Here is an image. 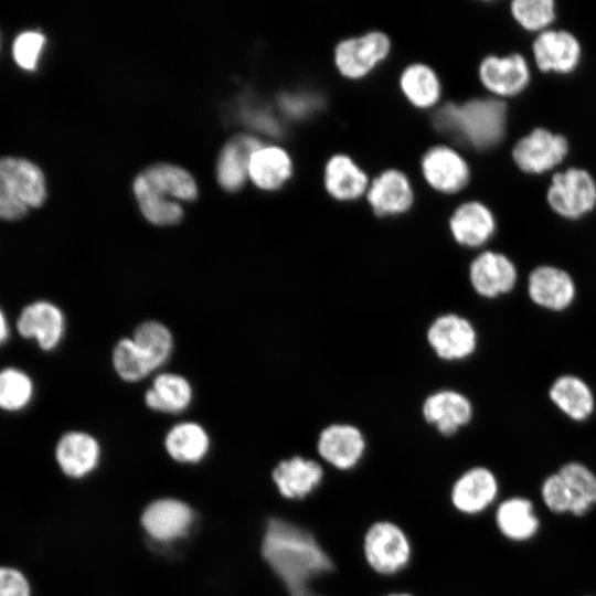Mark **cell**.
<instances>
[{"mask_svg":"<svg viewBox=\"0 0 596 596\" xmlns=\"http://www.w3.org/2000/svg\"><path fill=\"white\" fill-rule=\"evenodd\" d=\"M366 447L365 434L349 423L327 425L318 433L316 440L318 459L338 471L354 469L363 459Z\"/></svg>","mask_w":596,"mask_h":596,"instance_id":"obj_5","label":"cell"},{"mask_svg":"<svg viewBox=\"0 0 596 596\" xmlns=\"http://www.w3.org/2000/svg\"><path fill=\"white\" fill-rule=\"evenodd\" d=\"M498 533L512 542H524L533 538L540 526L532 502L524 497L499 500L492 508Z\"/></svg>","mask_w":596,"mask_h":596,"instance_id":"obj_21","label":"cell"},{"mask_svg":"<svg viewBox=\"0 0 596 596\" xmlns=\"http://www.w3.org/2000/svg\"><path fill=\"white\" fill-rule=\"evenodd\" d=\"M46 198L41 169L26 159L0 158V219L19 220Z\"/></svg>","mask_w":596,"mask_h":596,"instance_id":"obj_2","label":"cell"},{"mask_svg":"<svg viewBox=\"0 0 596 596\" xmlns=\"http://www.w3.org/2000/svg\"><path fill=\"white\" fill-rule=\"evenodd\" d=\"M529 295L541 307L562 310L571 305L575 296L572 277L553 266H540L529 277Z\"/></svg>","mask_w":596,"mask_h":596,"instance_id":"obj_23","label":"cell"},{"mask_svg":"<svg viewBox=\"0 0 596 596\" xmlns=\"http://www.w3.org/2000/svg\"><path fill=\"white\" fill-rule=\"evenodd\" d=\"M100 458L98 441L84 432H68L56 444L55 459L62 472L71 478L91 473Z\"/></svg>","mask_w":596,"mask_h":596,"instance_id":"obj_19","label":"cell"},{"mask_svg":"<svg viewBox=\"0 0 596 596\" xmlns=\"http://www.w3.org/2000/svg\"><path fill=\"white\" fill-rule=\"evenodd\" d=\"M500 496V481L496 472L485 465L465 470L454 482L450 501L461 514L473 517L494 507Z\"/></svg>","mask_w":596,"mask_h":596,"instance_id":"obj_6","label":"cell"},{"mask_svg":"<svg viewBox=\"0 0 596 596\" xmlns=\"http://www.w3.org/2000/svg\"><path fill=\"white\" fill-rule=\"evenodd\" d=\"M553 403L575 421L586 419L594 409V396L588 385L577 376L558 377L550 390Z\"/></svg>","mask_w":596,"mask_h":596,"instance_id":"obj_29","label":"cell"},{"mask_svg":"<svg viewBox=\"0 0 596 596\" xmlns=\"http://www.w3.org/2000/svg\"><path fill=\"white\" fill-rule=\"evenodd\" d=\"M64 328L62 311L49 301H35L24 307L17 321L18 332L24 338H34L45 351L60 343Z\"/></svg>","mask_w":596,"mask_h":596,"instance_id":"obj_17","label":"cell"},{"mask_svg":"<svg viewBox=\"0 0 596 596\" xmlns=\"http://www.w3.org/2000/svg\"><path fill=\"white\" fill-rule=\"evenodd\" d=\"M31 583L19 568L0 565V596H31Z\"/></svg>","mask_w":596,"mask_h":596,"instance_id":"obj_39","label":"cell"},{"mask_svg":"<svg viewBox=\"0 0 596 596\" xmlns=\"http://www.w3.org/2000/svg\"><path fill=\"white\" fill-rule=\"evenodd\" d=\"M482 85L498 96H512L525 88L529 79V66L518 53L508 56L488 55L479 66Z\"/></svg>","mask_w":596,"mask_h":596,"instance_id":"obj_15","label":"cell"},{"mask_svg":"<svg viewBox=\"0 0 596 596\" xmlns=\"http://www.w3.org/2000/svg\"><path fill=\"white\" fill-rule=\"evenodd\" d=\"M160 193L177 200L191 201L198 195L192 175L182 168L172 164H157L141 173Z\"/></svg>","mask_w":596,"mask_h":596,"instance_id":"obj_31","label":"cell"},{"mask_svg":"<svg viewBox=\"0 0 596 596\" xmlns=\"http://www.w3.org/2000/svg\"><path fill=\"white\" fill-rule=\"evenodd\" d=\"M426 337L436 355L446 361L466 359L473 353L477 345L473 326L457 313L437 317L428 327Z\"/></svg>","mask_w":596,"mask_h":596,"instance_id":"obj_10","label":"cell"},{"mask_svg":"<svg viewBox=\"0 0 596 596\" xmlns=\"http://www.w3.org/2000/svg\"><path fill=\"white\" fill-rule=\"evenodd\" d=\"M259 141L251 136H237L223 149L217 163V179L227 191H236L248 177L253 153L259 149Z\"/></svg>","mask_w":596,"mask_h":596,"instance_id":"obj_24","label":"cell"},{"mask_svg":"<svg viewBox=\"0 0 596 596\" xmlns=\"http://www.w3.org/2000/svg\"><path fill=\"white\" fill-rule=\"evenodd\" d=\"M33 385L31 379L17 369L0 371V407L6 411H18L31 400Z\"/></svg>","mask_w":596,"mask_h":596,"instance_id":"obj_35","label":"cell"},{"mask_svg":"<svg viewBox=\"0 0 596 596\" xmlns=\"http://www.w3.org/2000/svg\"><path fill=\"white\" fill-rule=\"evenodd\" d=\"M469 280L477 294L486 298H494L513 288L517 281V269L505 255L486 251L471 262Z\"/></svg>","mask_w":596,"mask_h":596,"instance_id":"obj_14","label":"cell"},{"mask_svg":"<svg viewBox=\"0 0 596 596\" xmlns=\"http://www.w3.org/2000/svg\"><path fill=\"white\" fill-rule=\"evenodd\" d=\"M449 231L461 246L483 245L496 231V220L488 206L469 201L456 207L449 219Z\"/></svg>","mask_w":596,"mask_h":596,"instance_id":"obj_20","label":"cell"},{"mask_svg":"<svg viewBox=\"0 0 596 596\" xmlns=\"http://www.w3.org/2000/svg\"><path fill=\"white\" fill-rule=\"evenodd\" d=\"M324 473L326 468L320 460L295 454L277 461L270 479L281 499L301 501L318 489Z\"/></svg>","mask_w":596,"mask_h":596,"instance_id":"obj_8","label":"cell"},{"mask_svg":"<svg viewBox=\"0 0 596 596\" xmlns=\"http://www.w3.org/2000/svg\"><path fill=\"white\" fill-rule=\"evenodd\" d=\"M192 522L191 508L175 499H160L150 503L141 517V524L146 532L161 542L185 535Z\"/></svg>","mask_w":596,"mask_h":596,"instance_id":"obj_16","label":"cell"},{"mask_svg":"<svg viewBox=\"0 0 596 596\" xmlns=\"http://www.w3.org/2000/svg\"><path fill=\"white\" fill-rule=\"evenodd\" d=\"M391 40L381 31H371L340 41L333 53L338 72L348 79H361L390 54Z\"/></svg>","mask_w":596,"mask_h":596,"instance_id":"obj_4","label":"cell"},{"mask_svg":"<svg viewBox=\"0 0 596 596\" xmlns=\"http://www.w3.org/2000/svg\"><path fill=\"white\" fill-rule=\"evenodd\" d=\"M422 174L429 187L443 194L461 191L470 179L465 158L446 145L430 147L421 159Z\"/></svg>","mask_w":596,"mask_h":596,"instance_id":"obj_9","label":"cell"},{"mask_svg":"<svg viewBox=\"0 0 596 596\" xmlns=\"http://www.w3.org/2000/svg\"><path fill=\"white\" fill-rule=\"evenodd\" d=\"M375 215L385 217L407 212L414 202L408 177L398 169H386L376 175L365 193Z\"/></svg>","mask_w":596,"mask_h":596,"instance_id":"obj_13","label":"cell"},{"mask_svg":"<svg viewBox=\"0 0 596 596\" xmlns=\"http://www.w3.org/2000/svg\"><path fill=\"white\" fill-rule=\"evenodd\" d=\"M424 421L439 436L451 438L472 418V405L455 390H440L426 397L422 406Z\"/></svg>","mask_w":596,"mask_h":596,"instance_id":"obj_12","label":"cell"},{"mask_svg":"<svg viewBox=\"0 0 596 596\" xmlns=\"http://www.w3.org/2000/svg\"><path fill=\"white\" fill-rule=\"evenodd\" d=\"M400 87L408 103L419 109L434 107L441 96L440 79L425 63L406 66L400 76Z\"/></svg>","mask_w":596,"mask_h":596,"instance_id":"obj_27","label":"cell"},{"mask_svg":"<svg viewBox=\"0 0 596 596\" xmlns=\"http://www.w3.org/2000/svg\"><path fill=\"white\" fill-rule=\"evenodd\" d=\"M385 596H414V595L409 593H405V592H395V593L386 594Z\"/></svg>","mask_w":596,"mask_h":596,"instance_id":"obj_42","label":"cell"},{"mask_svg":"<svg viewBox=\"0 0 596 596\" xmlns=\"http://www.w3.org/2000/svg\"><path fill=\"white\" fill-rule=\"evenodd\" d=\"M8 337V324L3 312L0 310V344Z\"/></svg>","mask_w":596,"mask_h":596,"instance_id":"obj_41","label":"cell"},{"mask_svg":"<svg viewBox=\"0 0 596 596\" xmlns=\"http://www.w3.org/2000/svg\"><path fill=\"white\" fill-rule=\"evenodd\" d=\"M541 496L546 508L555 513H571L573 500L558 472L549 476L542 483Z\"/></svg>","mask_w":596,"mask_h":596,"instance_id":"obj_38","label":"cell"},{"mask_svg":"<svg viewBox=\"0 0 596 596\" xmlns=\"http://www.w3.org/2000/svg\"><path fill=\"white\" fill-rule=\"evenodd\" d=\"M134 192L149 222L156 225H172L181 220L183 211L180 204L159 193L142 174L136 178Z\"/></svg>","mask_w":596,"mask_h":596,"instance_id":"obj_30","label":"cell"},{"mask_svg":"<svg viewBox=\"0 0 596 596\" xmlns=\"http://www.w3.org/2000/svg\"><path fill=\"white\" fill-rule=\"evenodd\" d=\"M164 446L174 460L192 464L205 457L210 447V438L200 424L183 422L174 425L168 432Z\"/></svg>","mask_w":596,"mask_h":596,"instance_id":"obj_28","label":"cell"},{"mask_svg":"<svg viewBox=\"0 0 596 596\" xmlns=\"http://www.w3.org/2000/svg\"><path fill=\"white\" fill-rule=\"evenodd\" d=\"M533 53L540 70L566 73L578 64L581 46L570 32L547 30L534 40Z\"/></svg>","mask_w":596,"mask_h":596,"instance_id":"obj_22","label":"cell"},{"mask_svg":"<svg viewBox=\"0 0 596 596\" xmlns=\"http://www.w3.org/2000/svg\"><path fill=\"white\" fill-rule=\"evenodd\" d=\"M283 109L294 118H305L317 111L320 107V98L307 92L285 94L280 98Z\"/></svg>","mask_w":596,"mask_h":596,"instance_id":"obj_40","label":"cell"},{"mask_svg":"<svg viewBox=\"0 0 596 596\" xmlns=\"http://www.w3.org/2000/svg\"><path fill=\"white\" fill-rule=\"evenodd\" d=\"M131 338L146 354L155 370L163 365L172 353V334L161 322L150 320L140 323Z\"/></svg>","mask_w":596,"mask_h":596,"instance_id":"obj_33","label":"cell"},{"mask_svg":"<svg viewBox=\"0 0 596 596\" xmlns=\"http://www.w3.org/2000/svg\"><path fill=\"white\" fill-rule=\"evenodd\" d=\"M551 207L564 217L577 219L596 204V183L583 169L555 173L547 190Z\"/></svg>","mask_w":596,"mask_h":596,"instance_id":"obj_7","label":"cell"},{"mask_svg":"<svg viewBox=\"0 0 596 596\" xmlns=\"http://www.w3.org/2000/svg\"><path fill=\"white\" fill-rule=\"evenodd\" d=\"M193 397L190 382L175 373H160L145 394L146 405L155 412L180 413Z\"/></svg>","mask_w":596,"mask_h":596,"instance_id":"obj_26","label":"cell"},{"mask_svg":"<svg viewBox=\"0 0 596 596\" xmlns=\"http://www.w3.org/2000/svg\"><path fill=\"white\" fill-rule=\"evenodd\" d=\"M573 500L572 514L581 517L596 504V475L585 465L567 462L558 469Z\"/></svg>","mask_w":596,"mask_h":596,"instance_id":"obj_32","label":"cell"},{"mask_svg":"<svg viewBox=\"0 0 596 596\" xmlns=\"http://www.w3.org/2000/svg\"><path fill=\"white\" fill-rule=\"evenodd\" d=\"M44 43L45 38L40 32L26 31L19 34L12 47L17 64L24 70H34Z\"/></svg>","mask_w":596,"mask_h":596,"instance_id":"obj_37","label":"cell"},{"mask_svg":"<svg viewBox=\"0 0 596 596\" xmlns=\"http://www.w3.org/2000/svg\"><path fill=\"white\" fill-rule=\"evenodd\" d=\"M363 554L373 572L392 576L409 564L412 543L406 532L396 523L377 521L364 534Z\"/></svg>","mask_w":596,"mask_h":596,"instance_id":"obj_3","label":"cell"},{"mask_svg":"<svg viewBox=\"0 0 596 596\" xmlns=\"http://www.w3.org/2000/svg\"><path fill=\"white\" fill-rule=\"evenodd\" d=\"M567 149V140L562 135L536 128L515 143L512 157L521 170L540 173L558 164Z\"/></svg>","mask_w":596,"mask_h":596,"instance_id":"obj_11","label":"cell"},{"mask_svg":"<svg viewBox=\"0 0 596 596\" xmlns=\"http://www.w3.org/2000/svg\"><path fill=\"white\" fill-rule=\"evenodd\" d=\"M507 107L498 98H472L462 104L446 103L436 109L433 124L443 134L454 136L477 149L489 148L502 138Z\"/></svg>","mask_w":596,"mask_h":596,"instance_id":"obj_1","label":"cell"},{"mask_svg":"<svg viewBox=\"0 0 596 596\" xmlns=\"http://www.w3.org/2000/svg\"><path fill=\"white\" fill-rule=\"evenodd\" d=\"M291 174L292 161L287 151L280 147H260L251 158L248 177L260 189L277 190Z\"/></svg>","mask_w":596,"mask_h":596,"instance_id":"obj_25","label":"cell"},{"mask_svg":"<svg viewBox=\"0 0 596 596\" xmlns=\"http://www.w3.org/2000/svg\"><path fill=\"white\" fill-rule=\"evenodd\" d=\"M323 185L334 200L349 202L365 194L370 182L365 171L349 155L336 153L324 164Z\"/></svg>","mask_w":596,"mask_h":596,"instance_id":"obj_18","label":"cell"},{"mask_svg":"<svg viewBox=\"0 0 596 596\" xmlns=\"http://www.w3.org/2000/svg\"><path fill=\"white\" fill-rule=\"evenodd\" d=\"M113 365L118 376L127 382L145 379L155 369L132 338L117 342L113 351Z\"/></svg>","mask_w":596,"mask_h":596,"instance_id":"obj_34","label":"cell"},{"mask_svg":"<svg viewBox=\"0 0 596 596\" xmlns=\"http://www.w3.org/2000/svg\"><path fill=\"white\" fill-rule=\"evenodd\" d=\"M511 12L523 28L532 31L545 28L555 17L552 0H514Z\"/></svg>","mask_w":596,"mask_h":596,"instance_id":"obj_36","label":"cell"}]
</instances>
